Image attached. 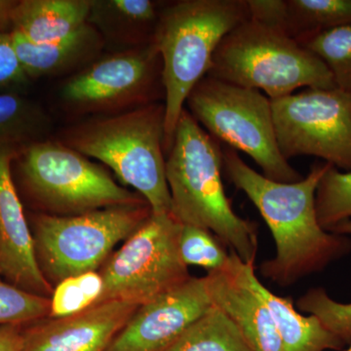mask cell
Instances as JSON below:
<instances>
[{
  "label": "cell",
  "instance_id": "cell-1",
  "mask_svg": "<svg viewBox=\"0 0 351 351\" xmlns=\"http://www.w3.org/2000/svg\"><path fill=\"white\" fill-rule=\"evenodd\" d=\"M330 165L314 164L301 181L279 182L252 169L234 149H223L228 180L253 202L276 241V256L261 265V274L281 287L321 271L351 250L350 240L323 230L316 214V189Z\"/></svg>",
  "mask_w": 351,
  "mask_h": 351
},
{
  "label": "cell",
  "instance_id": "cell-2",
  "mask_svg": "<svg viewBox=\"0 0 351 351\" xmlns=\"http://www.w3.org/2000/svg\"><path fill=\"white\" fill-rule=\"evenodd\" d=\"M223 149L186 108L166 159L172 214L182 225L210 230L244 263L255 262L256 226L233 211L221 180Z\"/></svg>",
  "mask_w": 351,
  "mask_h": 351
},
{
  "label": "cell",
  "instance_id": "cell-3",
  "mask_svg": "<svg viewBox=\"0 0 351 351\" xmlns=\"http://www.w3.org/2000/svg\"><path fill=\"white\" fill-rule=\"evenodd\" d=\"M249 19L247 0H180L160 9L154 44L162 63L165 152L186 99L209 73L219 43Z\"/></svg>",
  "mask_w": 351,
  "mask_h": 351
},
{
  "label": "cell",
  "instance_id": "cell-4",
  "mask_svg": "<svg viewBox=\"0 0 351 351\" xmlns=\"http://www.w3.org/2000/svg\"><path fill=\"white\" fill-rule=\"evenodd\" d=\"M66 143L106 164L149 203L152 214L172 213L164 158V104H149L85 122L69 131Z\"/></svg>",
  "mask_w": 351,
  "mask_h": 351
},
{
  "label": "cell",
  "instance_id": "cell-5",
  "mask_svg": "<svg viewBox=\"0 0 351 351\" xmlns=\"http://www.w3.org/2000/svg\"><path fill=\"white\" fill-rule=\"evenodd\" d=\"M207 75L262 90L270 100L294 94L301 88H337L319 58L284 32L250 19L221 40Z\"/></svg>",
  "mask_w": 351,
  "mask_h": 351
},
{
  "label": "cell",
  "instance_id": "cell-6",
  "mask_svg": "<svg viewBox=\"0 0 351 351\" xmlns=\"http://www.w3.org/2000/svg\"><path fill=\"white\" fill-rule=\"evenodd\" d=\"M152 215L147 201L73 216L36 215L31 230L41 274L54 288L69 277L96 271Z\"/></svg>",
  "mask_w": 351,
  "mask_h": 351
},
{
  "label": "cell",
  "instance_id": "cell-7",
  "mask_svg": "<svg viewBox=\"0 0 351 351\" xmlns=\"http://www.w3.org/2000/svg\"><path fill=\"white\" fill-rule=\"evenodd\" d=\"M186 105L212 137L250 156L265 177L289 184L304 178L279 151L271 101L262 92L206 75Z\"/></svg>",
  "mask_w": 351,
  "mask_h": 351
},
{
  "label": "cell",
  "instance_id": "cell-8",
  "mask_svg": "<svg viewBox=\"0 0 351 351\" xmlns=\"http://www.w3.org/2000/svg\"><path fill=\"white\" fill-rule=\"evenodd\" d=\"M23 188L38 205L60 216L145 201L113 181L100 166L61 143L23 147L15 160Z\"/></svg>",
  "mask_w": 351,
  "mask_h": 351
},
{
  "label": "cell",
  "instance_id": "cell-9",
  "mask_svg": "<svg viewBox=\"0 0 351 351\" xmlns=\"http://www.w3.org/2000/svg\"><path fill=\"white\" fill-rule=\"evenodd\" d=\"M182 226L172 213L152 214L101 265L104 291L98 302L119 300L141 306L191 278L180 256Z\"/></svg>",
  "mask_w": 351,
  "mask_h": 351
},
{
  "label": "cell",
  "instance_id": "cell-10",
  "mask_svg": "<svg viewBox=\"0 0 351 351\" xmlns=\"http://www.w3.org/2000/svg\"><path fill=\"white\" fill-rule=\"evenodd\" d=\"M279 151L284 158L315 156L351 171V96L306 88L270 100Z\"/></svg>",
  "mask_w": 351,
  "mask_h": 351
},
{
  "label": "cell",
  "instance_id": "cell-11",
  "mask_svg": "<svg viewBox=\"0 0 351 351\" xmlns=\"http://www.w3.org/2000/svg\"><path fill=\"white\" fill-rule=\"evenodd\" d=\"M164 99L162 63L154 43L92 62L64 83L62 99L83 112L145 106Z\"/></svg>",
  "mask_w": 351,
  "mask_h": 351
},
{
  "label": "cell",
  "instance_id": "cell-12",
  "mask_svg": "<svg viewBox=\"0 0 351 351\" xmlns=\"http://www.w3.org/2000/svg\"><path fill=\"white\" fill-rule=\"evenodd\" d=\"M213 306L205 276L191 277L141 304L105 351L162 350Z\"/></svg>",
  "mask_w": 351,
  "mask_h": 351
},
{
  "label": "cell",
  "instance_id": "cell-13",
  "mask_svg": "<svg viewBox=\"0 0 351 351\" xmlns=\"http://www.w3.org/2000/svg\"><path fill=\"white\" fill-rule=\"evenodd\" d=\"M21 149L0 145V274L16 287L51 298L54 288L39 269L31 226L13 181L11 168Z\"/></svg>",
  "mask_w": 351,
  "mask_h": 351
},
{
  "label": "cell",
  "instance_id": "cell-14",
  "mask_svg": "<svg viewBox=\"0 0 351 351\" xmlns=\"http://www.w3.org/2000/svg\"><path fill=\"white\" fill-rule=\"evenodd\" d=\"M138 306L112 300L73 315L29 323L22 351H105Z\"/></svg>",
  "mask_w": 351,
  "mask_h": 351
},
{
  "label": "cell",
  "instance_id": "cell-15",
  "mask_svg": "<svg viewBox=\"0 0 351 351\" xmlns=\"http://www.w3.org/2000/svg\"><path fill=\"white\" fill-rule=\"evenodd\" d=\"M240 260L232 251L223 269L208 272L205 279L211 301L237 325L253 351H281L269 308L240 276Z\"/></svg>",
  "mask_w": 351,
  "mask_h": 351
},
{
  "label": "cell",
  "instance_id": "cell-16",
  "mask_svg": "<svg viewBox=\"0 0 351 351\" xmlns=\"http://www.w3.org/2000/svg\"><path fill=\"white\" fill-rule=\"evenodd\" d=\"M240 276L245 284L262 299L269 308L281 341V351H325L343 350L346 343L330 332L316 316L302 315L292 300L270 292L255 274L254 263L239 262Z\"/></svg>",
  "mask_w": 351,
  "mask_h": 351
},
{
  "label": "cell",
  "instance_id": "cell-17",
  "mask_svg": "<svg viewBox=\"0 0 351 351\" xmlns=\"http://www.w3.org/2000/svg\"><path fill=\"white\" fill-rule=\"evenodd\" d=\"M10 34L16 54L29 80L61 75L90 63L105 43L89 23L71 36L49 43H34L17 32Z\"/></svg>",
  "mask_w": 351,
  "mask_h": 351
},
{
  "label": "cell",
  "instance_id": "cell-18",
  "mask_svg": "<svg viewBox=\"0 0 351 351\" xmlns=\"http://www.w3.org/2000/svg\"><path fill=\"white\" fill-rule=\"evenodd\" d=\"M92 0H18L11 32L34 43H49L88 24Z\"/></svg>",
  "mask_w": 351,
  "mask_h": 351
},
{
  "label": "cell",
  "instance_id": "cell-19",
  "mask_svg": "<svg viewBox=\"0 0 351 351\" xmlns=\"http://www.w3.org/2000/svg\"><path fill=\"white\" fill-rule=\"evenodd\" d=\"M160 9L151 0H92L88 23L101 36L126 38L137 47L154 43Z\"/></svg>",
  "mask_w": 351,
  "mask_h": 351
},
{
  "label": "cell",
  "instance_id": "cell-20",
  "mask_svg": "<svg viewBox=\"0 0 351 351\" xmlns=\"http://www.w3.org/2000/svg\"><path fill=\"white\" fill-rule=\"evenodd\" d=\"M160 351H253L237 325L212 306Z\"/></svg>",
  "mask_w": 351,
  "mask_h": 351
},
{
  "label": "cell",
  "instance_id": "cell-21",
  "mask_svg": "<svg viewBox=\"0 0 351 351\" xmlns=\"http://www.w3.org/2000/svg\"><path fill=\"white\" fill-rule=\"evenodd\" d=\"M51 120L22 94H0V145L23 147L46 140Z\"/></svg>",
  "mask_w": 351,
  "mask_h": 351
},
{
  "label": "cell",
  "instance_id": "cell-22",
  "mask_svg": "<svg viewBox=\"0 0 351 351\" xmlns=\"http://www.w3.org/2000/svg\"><path fill=\"white\" fill-rule=\"evenodd\" d=\"M286 34L297 43L351 25V0H286Z\"/></svg>",
  "mask_w": 351,
  "mask_h": 351
},
{
  "label": "cell",
  "instance_id": "cell-23",
  "mask_svg": "<svg viewBox=\"0 0 351 351\" xmlns=\"http://www.w3.org/2000/svg\"><path fill=\"white\" fill-rule=\"evenodd\" d=\"M299 43L319 58L336 87L351 96V25L320 32Z\"/></svg>",
  "mask_w": 351,
  "mask_h": 351
},
{
  "label": "cell",
  "instance_id": "cell-24",
  "mask_svg": "<svg viewBox=\"0 0 351 351\" xmlns=\"http://www.w3.org/2000/svg\"><path fill=\"white\" fill-rule=\"evenodd\" d=\"M335 234H351V219L339 223L329 230ZM302 311L316 316L322 324L346 345L351 343V304L334 301L323 288L311 289L298 300Z\"/></svg>",
  "mask_w": 351,
  "mask_h": 351
},
{
  "label": "cell",
  "instance_id": "cell-25",
  "mask_svg": "<svg viewBox=\"0 0 351 351\" xmlns=\"http://www.w3.org/2000/svg\"><path fill=\"white\" fill-rule=\"evenodd\" d=\"M315 207L321 228L327 232L351 219V171L329 166L316 189Z\"/></svg>",
  "mask_w": 351,
  "mask_h": 351
},
{
  "label": "cell",
  "instance_id": "cell-26",
  "mask_svg": "<svg viewBox=\"0 0 351 351\" xmlns=\"http://www.w3.org/2000/svg\"><path fill=\"white\" fill-rule=\"evenodd\" d=\"M103 291V278L99 271L69 277L55 286L48 317L61 318L82 313L99 302Z\"/></svg>",
  "mask_w": 351,
  "mask_h": 351
},
{
  "label": "cell",
  "instance_id": "cell-27",
  "mask_svg": "<svg viewBox=\"0 0 351 351\" xmlns=\"http://www.w3.org/2000/svg\"><path fill=\"white\" fill-rule=\"evenodd\" d=\"M205 228L182 225L179 239V251L186 267L198 265L208 272L223 269L230 254L223 248V242Z\"/></svg>",
  "mask_w": 351,
  "mask_h": 351
},
{
  "label": "cell",
  "instance_id": "cell-28",
  "mask_svg": "<svg viewBox=\"0 0 351 351\" xmlns=\"http://www.w3.org/2000/svg\"><path fill=\"white\" fill-rule=\"evenodd\" d=\"M50 298L32 294L16 287L0 274V326L29 324L48 317Z\"/></svg>",
  "mask_w": 351,
  "mask_h": 351
},
{
  "label": "cell",
  "instance_id": "cell-29",
  "mask_svg": "<svg viewBox=\"0 0 351 351\" xmlns=\"http://www.w3.org/2000/svg\"><path fill=\"white\" fill-rule=\"evenodd\" d=\"M31 80L22 68L10 32H0V94H22Z\"/></svg>",
  "mask_w": 351,
  "mask_h": 351
},
{
  "label": "cell",
  "instance_id": "cell-30",
  "mask_svg": "<svg viewBox=\"0 0 351 351\" xmlns=\"http://www.w3.org/2000/svg\"><path fill=\"white\" fill-rule=\"evenodd\" d=\"M247 5L250 20L287 34L286 0H247Z\"/></svg>",
  "mask_w": 351,
  "mask_h": 351
},
{
  "label": "cell",
  "instance_id": "cell-31",
  "mask_svg": "<svg viewBox=\"0 0 351 351\" xmlns=\"http://www.w3.org/2000/svg\"><path fill=\"white\" fill-rule=\"evenodd\" d=\"M25 324L0 326V351H22Z\"/></svg>",
  "mask_w": 351,
  "mask_h": 351
},
{
  "label": "cell",
  "instance_id": "cell-32",
  "mask_svg": "<svg viewBox=\"0 0 351 351\" xmlns=\"http://www.w3.org/2000/svg\"><path fill=\"white\" fill-rule=\"evenodd\" d=\"M18 0H0V32H11L12 15Z\"/></svg>",
  "mask_w": 351,
  "mask_h": 351
},
{
  "label": "cell",
  "instance_id": "cell-33",
  "mask_svg": "<svg viewBox=\"0 0 351 351\" xmlns=\"http://www.w3.org/2000/svg\"><path fill=\"white\" fill-rule=\"evenodd\" d=\"M346 351H351V346H350V348H348V350H346Z\"/></svg>",
  "mask_w": 351,
  "mask_h": 351
}]
</instances>
